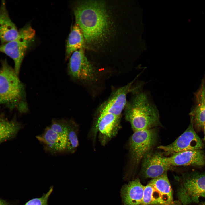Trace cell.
<instances>
[{"label":"cell","instance_id":"obj_1","mask_svg":"<svg viewBox=\"0 0 205 205\" xmlns=\"http://www.w3.org/2000/svg\"><path fill=\"white\" fill-rule=\"evenodd\" d=\"M76 23L89 43L102 41L108 34L109 17L105 3L90 0L78 2L73 8Z\"/></svg>","mask_w":205,"mask_h":205},{"label":"cell","instance_id":"obj_2","mask_svg":"<svg viewBox=\"0 0 205 205\" xmlns=\"http://www.w3.org/2000/svg\"><path fill=\"white\" fill-rule=\"evenodd\" d=\"M141 85L134 87L130 100L124 110L126 120L134 132L153 128L160 124L159 111L150 96L141 89Z\"/></svg>","mask_w":205,"mask_h":205},{"label":"cell","instance_id":"obj_3","mask_svg":"<svg viewBox=\"0 0 205 205\" xmlns=\"http://www.w3.org/2000/svg\"><path fill=\"white\" fill-rule=\"evenodd\" d=\"M0 68V104L10 109H17L21 113L28 110L24 87L14 69L6 59L1 61Z\"/></svg>","mask_w":205,"mask_h":205},{"label":"cell","instance_id":"obj_4","mask_svg":"<svg viewBox=\"0 0 205 205\" xmlns=\"http://www.w3.org/2000/svg\"><path fill=\"white\" fill-rule=\"evenodd\" d=\"M69 58L67 73L71 79L89 90L96 89L101 73L87 59L83 48L73 52Z\"/></svg>","mask_w":205,"mask_h":205},{"label":"cell","instance_id":"obj_5","mask_svg":"<svg viewBox=\"0 0 205 205\" xmlns=\"http://www.w3.org/2000/svg\"><path fill=\"white\" fill-rule=\"evenodd\" d=\"M177 190L178 200L184 205L199 202L205 197V173L193 171L184 174L180 178Z\"/></svg>","mask_w":205,"mask_h":205},{"label":"cell","instance_id":"obj_6","mask_svg":"<svg viewBox=\"0 0 205 205\" xmlns=\"http://www.w3.org/2000/svg\"><path fill=\"white\" fill-rule=\"evenodd\" d=\"M173 202L167 172L152 179L145 186L142 205H170Z\"/></svg>","mask_w":205,"mask_h":205},{"label":"cell","instance_id":"obj_7","mask_svg":"<svg viewBox=\"0 0 205 205\" xmlns=\"http://www.w3.org/2000/svg\"><path fill=\"white\" fill-rule=\"evenodd\" d=\"M35 35L34 30L29 26H26L19 30L16 39L0 45V52L13 59L14 70L18 75L26 52Z\"/></svg>","mask_w":205,"mask_h":205},{"label":"cell","instance_id":"obj_8","mask_svg":"<svg viewBox=\"0 0 205 205\" xmlns=\"http://www.w3.org/2000/svg\"><path fill=\"white\" fill-rule=\"evenodd\" d=\"M157 138V132L153 128L134 132L129 140V148L134 164L138 165L145 154L152 150Z\"/></svg>","mask_w":205,"mask_h":205},{"label":"cell","instance_id":"obj_9","mask_svg":"<svg viewBox=\"0 0 205 205\" xmlns=\"http://www.w3.org/2000/svg\"><path fill=\"white\" fill-rule=\"evenodd\" d=\"M203 146L200 138L194 128V124L190 123L186 130L174 142L165 146L161 145L158 149L168 154L189 150H200Z\"/></svg>","mask_w":205,"mask_h":205},{"label":"cell","instance_id":"obj_10","mask_svg":"<svg viewBox=\"0 0 205 205\" xmlns=\"http://www.w3.org/2000/svg\"><path fill=\"white\" fill-rule=\"evenodd\" d=\"M136 78L127 84L114 91L109 97L98 107L97 114L108 113L121 116L127 102V95L133 90V84Z\"/></svg>","mask_w":205,"mask_h":205},{"label":"cell","instance_id":"obj_11","mask_svg":"<svg viewBox=\"0 0 205 205\" xmlns=\"http://www.w3.org/2000/svg\"><path fill=\"white\" fill-rule=\"evenodd\" d=\"M172 167L166 157L151 150L142 159L141 173L145 178L153 179L167 172Z\"/></svg>","mask_w":205,"mask_h":205},{"label":"cell","instance_id":"obj_12","mask_svg":"<svg viewBox=\"0 0 205 205\" xmlns=\"http://www.w3.org/2000/svg\"><path fill=\"white\" fill-rule=\"evenodd\" d=\"M96 124L101 144L105 145L115 136L120 128L121 116L108 113L97 114Z\"/></svg>","mask_w":205,"mask_h":205},{"label":"cell","instance_id":"obj_13","mask_svg":"<svg viewBox=\"0 0 205 205\" xmlns=\"http://www.w3.org/2000/svg\"><path fill=\"white\" fill-rule=\"evenodd\" d=\"M36 138L43 146L46 151L52 155L65 153L67 144L66 134H60L52 131L48 126Z\"/></svg>","mask_w":205,"mask_h":205},{"label":"cell","instance_id":"obj_14","mask_svg":"<svg viewBox=\"0 0 205 205\" xmlns=\"http://www.w3.org/2000/svg\"><path fill=\"white\" fill-rule=\"evenodd\" d=\"M167 159L172 167L205 165V153L200 149L174 153L170 157H167Z\"/></svg>","mask_w":205,"mask_h":205},{"label":"cell","instance_id":"obj_15","mask_svg":"<svg viewBox=\"0 0 205 205\" xmlns=\"http://www.w3.org/2000/svg\"><path fill=\"white\" fill-rule=\"evenodd\" d=\"M6 2L2 0L0 6V41L1 44L16 39L19 31L11 19L6 7Z\"/></svg>","mask_w":205,"mask_h":205},{"label":"cell","instance_id":"obj_16","mask_svg":"<svg viewBox=\"0 0 205 205\" xmlns=\"http://www.w3.org/2000/svg\"><path fill=\"white\" fill-rule=\"evenodd\" d=\"M145 187L139 179L124 185L121 191L124 205H142Z\"/></svg>","mask_w":205,"mask_h":205},{"label":"cell","instance_id":"obj_17","mask_svg":"<svg viewBox=\"0 0 205 205\" xmlns=\"http://www.w3.org/2000/svg\"><path fill=\"white\" fill-rule=\"evenodd\" d=\"M84 38L81 30L76 24L73 26L69 34L66 47V60L75 51L83 48Z\"/></svg>","mask_w":205,"mask_h":205},{"label":"cell","instance_id":"obj_18","mask_svg":"<svg viewBox=\"0 0 205 205\" xmlns=\"http://www.w3.org/2000/svg\"><path fill=\"white\" fill-rule=\"evenodd\" d=\"M21 127V124L16 120L0 118V143L14 137Z\"/></svg>","mask_w":205,"mask_h":205},{"label":"cell","instance_id":"obj_19","mask_svg":"<svg viewBox=\"0 0 205 205\" xmlns=\"http://www.w3.org/2000/svg\"><path fill=\"white\" fill-rule=\"evenodd\" d=\"M78 128L77 124L73 120H69L66 133L67 144L66 153L74 152L79 145Z\"/></svg>","mask_w":205,"mask_h":205},{"label":"cell","instance_id":"obj_20","mask_svg":"<svg viewBox=\"0 0 205 205\" xmlns=\"http://www.w3.org/2000/svg\"><path fill=\"white\" fill-rule=\"evenodd\" d=\"M190 115L196 128L198 130L203 128L205 124V104L197 102Z\"/></svg>","mask_w":205,"mask_h":205},{"label":"cell","instance_id":"obj_21","mask_svg":"<svg viewBox=\"0 0 205 205\" xmlns=\"http://www.w3.org/2000/svg\"><path fill=\"white\" fill-rule=\"evenodd\" d=\"M69 124V120L53 119L49 127L57 133L66 135Z\"/></svg>","mask_w":205,"mask_h":205},{"label":"cell","instance_id":"obj_22","mask_svg":"<svg viewBox=\"0 0 205 205\" xmlns=\"http://www.w3.org/2000/svg\"><path fill=\"white\" fill-rule=\"evenodd\" d=\"M53 187H51L48 191L40 198L32 199L26 203L25 205H48V198L52 192Z\"/></svg>","mask_w":205,"mask_h":205},{"label":"cell","instance_id":"obj_23","mask_svg":"<svg viewBox=\"0 0 205 205\" xmlns=\"http://www.w3.org/2000/svg\"><path fill=\"white\" fill-rule=\"evenodd\" d=\"M197 102L205 104V76L202 80L200 88L196 93Z\"/></svg>","mask_w":205,"mask_h":205},{"label":"cell","instance_id":"obj_24","mask_svg":"<svg viewBox=\"0 0 205 205\" xmlns=\"http://www.w3.org/2000/svg\"><path fill=\"white\" fill-rule=\"evenodd\" d=\"M170 205H184L179 201H174Z\"/></svg>","mask_w":205,"mask_h":205},{"label":"cell","instance_id":"obj_25","mask_svg":"<svg viewBox=\"0 0 205 205\" xmlns=\"http://www.w3.org/2000/svg\"><path fill=\"white\" fill-rule=\"evenodd\" d=\"M0 205H8L6 203L0 199Z\"/></svg>","mask_w":205,"mask_h":205},{"label":"cell","instance_id":"obj_26","mask_svg":"<svg viewBox=\"0 0 205 205\" xmlns=\"http://www.w3.org/2000/svg\"><path fill=\"white\" fill-rule=\"evenodd\" d=\"M203 129H204V140H205V124H204V127Z\"/></svg>","mask_w":205,"mask_h":205},{"label":"cell","instance_id":"obj_27","mask_svg":"<svg viewBox=\"0 0 205 205\" xmlns=\"http://www.w3.org/2000/svg\"><path fill=\"white\" fill-rule=\"evenodd\" d=\"M199 205H205V201L201 202Z\"/></svg>","mask_w":205,"mask_h":205}]
</instances>
